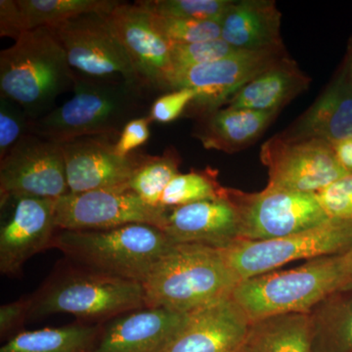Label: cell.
<instances>
[{
	"mask_svg": "<svg viewBox=\"0 0 352 352\" xmlns=\"http://www.w3.org/2000/svg\"><path fill=\"white\" fill-rule=\"evenodd\" d=\"M120 3L113 0H1L0 36L16 41L25 32L52 29L85 14H109Z\"/></svg>",
	"mask_w": 352,
	"mask_h": 352,
	"instance_id": "21",
	"label": "cell"
},
{
	"mask_svg": "<svg viewBox=\"0 0 352 352\" xmlns=\"http://www.w3.org/2000/svg\"><path fill=\"white\" fill-rule=\"evenodd\" d=\"M51 30L64 48L69 66L80 75L122 78L143 87L109 14H85Z\"/></svg>",
	"mask_w": 352,
	"mask_h": 352,
	"instance_id": "10",
	"label": "cell"
},
{
	"mask_svg": "<svg viewBox=\"0 0 352 352\" xmlns=\"http://www.w3.org/2000/svg\"><path fill=\"white\" fill-rule=\"evenodd\" d=\"M76 80L50 28L25 32L0 53V95L19 104L31 120L54 110L57 97L74 89Z\"/></svg>",
	"mask_w": 352,
	"mask_h": 352,
	"instance_id": "3",
	"label": "cell"
},
{
	"mask_svg": "<svg viewBox=\"0 0 352 352\" xmlns=\"http://www.w3.org/2000/svg\"><path fill=\"white\" fill-rule=\"evenodd\" d=\"M245 346L252 352H312L311 316L277 315L252 322Z\"/></svg>",
	"mask_w": 352,
	"mask_h": 352,
	"instance_id": "26",
	"label": "cell"
},
{
	"mask_svg": "<svg viewBox=\"0 0 352 352\" xmlns=\"http://www.w3.org/2000/svg\"><path fill=\"white\" fill-rule=\"evenodd\" d=\"M217 175L219 171L210 166L178 173L164 190L161 199L162 207H180L226 197L227 188L220 185Z\"/></svg>",
	"mask_w": 352,
	"mask_h": 352,
	"instance_id": "29",
	"label": "cell"
},
{
	"mask_svg": "<svg viewBox=\"0 0 352 352\" xmlns=\"http://www.w3.org/2000/svg\"><path fill=\"white\" fill-rule=\"evenodd\" d=\"M240 352H252L251 351H250L249 349H248L247 346H244V349H242V351H241Z\"/></svg>",
	"mask_w": 352,
	"mask_h": 352,
	"instance_id": "41",
	"label": "cell"
},
{
	"mask_svg": "<svg viewBox=\"0 0 352 352\" xmlns=\"http://www.w3.org/2000/svg\"><path fill=\"white\" fill-rule=\"evenodd\" d=\"M68 193L61 143L27 134L0 160V197L57 200Z\"/></svg>",
	"mask_w": 352,
	"mask_h": 352,
	"instance_id": "13",
	"label": "cell"
},
{
	"mask_svg": "<svg viewBox=\"0 0 352 352\" xmlns=\"http://www.w3.org/2000/svg\"><path fill=\"white\" fill-rule=\"evenodd\" d=\"M103 324L78 321L62 327L22 331L0 352H94Z\"/></svg>",
	"mask_w": 352,
	"mask_h": 352,
	"instance_id": "25",
	"label": "cell"
},
{
	"mask_svg": "<svg viewBox=\"0 0 352 352\" xmlns=\"http://www.w3.org/2000/svg\"><path fill=\"white\" fill-rule=\"evenodd\" d=\"M188 314L144 307L103 324L94 352H157L182 327Z\"/></svg>",
	"mask_w": 352,
	"mask_h": 352,
	"instance_id": "19",
	"label": "cell"
},
{
	"mask_svg": "<svg viewBox=\"0 0 352 352\" xmlns=\"http://www.w3.org/2000/svg\"><path fill=\"white\" fill-rule=\"evenodd\" d=\"M332 146L340 166L347 173H352V138L338 141Z\"/></svg>",
	"mask_w": 352,
	"mask_h": 352,
	"instance_id": "38",
	"label": "cell"
},
{
	"mask_svg": "<svg viewBox=\"0 0 352 352\" xmlns=\"http://www.w3.org/2000/svg\"><path fill=\"white\" fill-rule=\"evenodd\" d=\"M281 12L273 0H240L222 18L221 38L241 50L284 46Z\"/></svg>",
	"mask_w": 352,
	"mask_h": 352,
	"instance_id": "23",
	"label": "cell"
},
{
	"mask_svg": "<svg viewBox=\"0 0 352 352\" xmlns=\"http://www.w3.org/2000/svg\"><path fill=\"white\" fill-rule=\"evenodd\" d=\"M311 78L288 56L263 72L233 95L226 106L236 109L280 112L308 89Z\"/></svg>",
	"mask_w": 352,
	"mask_h": 352,
	"instance_id": "24",
	"label": "cell"
},
{
	"mask_svg": "<svg viewBox=\"0 0 352 352\" xmlns=\"http://www.w3.org/2000/svg\"><path fill=\"white\" fill-rule=\"evenodd\" d=\"M288 56L285 45L238 50L217 61L175 72L170 78V91L193 90L196 96L185 115L199 118L226 105L241 88Z\"/></svg>",
	"mask_w": 352,
	"mask_h": 352,
	"instance_id": "9",
	"label": "cell"
},
{
	"mask_svg": "<svg viewBox=\"0 0 352 352\" xmlns=\"http://www.w3.org/2000/svg\"><path fill=\"white\" fill-rule=\"evenodd\" d=\"M310 316L312 352H352V289L329 296Z\"/></svg>",
	"mask_w": 352,
	"mask_h": 352,
	"instance_id": "27",
	"label": "cell"
},
{
	"mask_svg": "<svg viewBox=\"0 0 352 352\" xmlns=\"http://www.w3.org/2000/svg\"><path fill=\"white\" fill-rule=\"evenodd\" d=\"M239 283L221 250L173 244L142 283L145 307L189 314L230 298Z\"/></svg>",
	"mask_w": 352,
	"mask_h": 352,
	"instance_id": "2",
	"label": "cell"
},
{
	"mask_svg": "<svg viewBox=\"0 0 352 352\" xmlns=\"http://www.w3.org/2000/svg\"><path fill=\"white\" fill-rule=\"evenodd\" d=\"M196 94L189 88L173 90L162 94L150 106L149 117L151 122L170 124L185 115Z\"/></svg>",
	"mask_w": 352,
	"mask_h": 352,
	"instance_id": "35",
	"label": "cell"
},
{
	"mask_svg": "<svg viewBox=\"0 0 352 352\" xmlns=\"http://www.w3.org/2000/svg\"><path fill=\"white\" fill-rule=\"evenodd\" d=\"M150 124L151 120L148 116L127 122L116 142V153L122 157L129 156L140 146L144 145L150 138Z\"/></svg>",
	"mask_w": 352,
	"mask_h": 352,
	"instance_id": "37",
	"label": "cell"
},
{
	"mask_svg": "<svg viewBox=\"0 0 352 352\" xmlns=\"http://www.w3.org/2000/svg\"><path fill=\"white\" fill-rule=\"evenodd\" d=\"M342 68L346 72L347 78L351 80L352 85V36L349 39V45H347L346 59H344Z\"/></svg>",
	"mask_w": 352,
	"mask_h": 352,
	"instance_id": "40",
	"label": "cell"
},
{
	"mask_svg": "<svg viewBox=\"0 0 352 352\" xmlns=\"http://www.w3.org/2000/svg\"><path fill=\"white\" fill-rule=\"evenodd\" d=\"M150 12L163 17L221 22L233 0H149L140 1Z\"/></svg>",
	"mask_w": 352,
	"mask_h": 352,
	"instance_id": "30",
	"label": "cell"
},
{
	"mask_svg": "<svg viewBox=\"0 0 352 352\" xmlns=\"http://www.w3.org/2000/svg\"><path fill=\"white\" fill-rule=\"evenodd\" d=\"M166 208H155L129 189L68 193L57 199L55 221L61 230L107 229L145 223L163 228Z\"/></svg>",
	"mask_w": 352,
	"mask_h": 352,
	"instance_id": "14",
	"label": "cell"
},
{
	"mask_svg": "<svg viewBox=\"0 0 352 352\" xmlns=\"http://www.w3.org/2000/svg\"><path fill=\"white\" fill-rule=\"evenodd\" d=\"M31 296V318L68 314L80 322L103 324L146 307L142 284L94 272L67 259Z\"/></svg>",
	"mask_w": 352,
	"mask_h": 352,
	"instance_id": "4",
	"label": "cell"
},
{
	"mask_svg": "<svg viewBox=\"0 0 352 352\" xmlns=\"http://www.w3.org/2000/svg\"><path fill=\"white\" fill-rule=\"evenodd\" d=\"M117 141L107 136H85L61 143L69 193L129 189L132 176L147 155L133 152L120 156L115 150Z\"/></svg>",
	"mask_w": 352,
	"mask_h": 352,
	"instance_id": "16",
	"label": "cell"
},
{
	"mask_svg": "<svg viewBox=\"0 0 352 352\" xmlns=\"http://www.w3.org/2000/svg\"><path fill=\"white\" fill-rule=\"evenodd\" d=\"M352 245V219H329L319 226L265 241L237 240L221 250L240 282L300 259L344 254Z\"/></svg>",
	"mask_w": 352,
	"mask_h": 352,
	"instance_id": "7",
	"label": "cell"
},
{
	"mask_svg": "<svg viewBox=\"0 0 352 352\" xmlns=\"http://www.w3.org/2000/svg\"><path fill=\"white\" fill-rule=\"evenodd\" d=\"M239 215V239L265 241L307 230L330 219L315 194L266 186L256 193L227 188Z\"/></svg>",
	"mask_w": 352,
	"mask_h": 352,
	"instance_id": "8",
	"label": "cell"
},
{
	"mask_svg": "<svg viewBox=\"0 0 352 352\" xmlns=\"http://www.w3.org/2000/svg\"><path fill=\"white\" fill-rule=\"evenodd\" d=\"M267 168V186L316 194L351 173L340 166L333 146L320 139H268L261 149Z\"/></svg>",
	"mask_w": 352,
	"mask_h": 352,
	"instance_id": "11",
	"label": "cell"
},
{
	"mask_svg": "<svg viewBox=\"0 0 352 352\" xmlns=\"http://www.w3.org/2000/svg\"><path fill=\"white\" fill-rule=\"evenodd\" d=\"M238 50H241L233 47L222 38L198 43L171 44L173 74L217 61Z\"/></svg>",
	"mask_w": 352,
	"mask_h": 352,
	"instance_id": "32",
	"label": "cell"
},
{
	"mask_svg": "<svg viewBox=\"0 0 352 352\" xmlns=\"http://www.w3.org/2000/svg\"><path fill=\"white\" fill-rule=\"evenodd\" d=\"M182 157L173 147L160 156L147 155L129 183L127 188L140 197L146 204L163 208L161 199L164 190L179 173Z\"/></svg>",
	"mask_w": 352,
	"mask_h": 352,
	"instance_id": "28",
	"label": "cell"
},
{
	"mask_svg": "<svg viewBox=\"0 0 352 352\" xmlns=\"http://www.w3.org/2000/svg\"><path fill=\"white\" fill-rule=\"evenodd\" d=\"M151 14L155 27L171 44L198 43L221 38L220 23L163 17Z\"/></svg>",
	"mask_w": 352,
	"mask_h": 352,
	"instance_id": "31",
	"label": "cell"
},
{
	"mask_svg": "<svg viewBox=\"0 0 352 352\" xmlns=\"http://www.w3.org/2000/svg\"><path fill=\"white\" fill-rule=\"evenodd\" d=\"M109 18L143 87L151 94L170 91L171 43L155 27L151 12L140 1L120 2Z\"/></svg>",
	"mask_w": 352,
	"mask_h": 352,
	"instance_id": "15",
	"label": "cell"
},
{
	"mask_svg": "<svg viewBox=\"0 0 352 352\" xmlns=\"http://www.w3.org/2000/svg\"><path fill=\"white\" fill-rule=\"evenodd\" d=\"M280 112L220 108L197 118L193 136L208 150L233 153L254 144Z\"/></svg>",
	"mask_w": 352,
	"mask_h": 352,
	"instance_id": "22",
	"label": "cell"
},
{
	"mask_svg": "<svg viewBox=\"0 0 352 352\" xmlns=\"http://www.w3.org/2000/svg\"><path fill=\"white\" fill-rule=\"evenodd\" d=\"M288 139H320L330 144L352 138V85L340 68L300 117L282 131Z\"/></svg>",
	"mask_w": 352,
	"mask_h": 352,
	"instance_id": "20",
	"label": "cell"
},
{
	"mask_svg": "<svg viewBox=\"0 0 352 352\" xmlns=\"http://www.w3.org/2000/svg\"><path fill=\"white\" fill-rule=\"evenodd\" d=\"M74 92L63 105L32 120L30 134L57 143L85 136L119 139L127 122L149 113L150 92L122 78L76 75Z\"/></svg>",
	"mask_w": 352,
	"mask_h": 352,
	"instance_id": "1",
	"label": "cell"
},
{
	"mask_svg": "<svg viewBox=\"0 0 352 352\" xmlns=\"http://www.w3.org/2000/svg\"><path fill=\"white\" fill-rule=\"evenodd\" d=\"M171 245L159 227L133 223L89 230L59 229L52 249L80 267L142 284Z\"/></svg>",
	"mask_w": 352,
	"mask_h": 352,
	"instance_id": "5",
	"label": "cell"
},
{
	"mask_svg": "<svg viewBox=\"0 0 352 352\" xmlns=\"http://www.w3.org/2000/svg\"><path fill=\"white\" fill-rule=\"evenodd\" d=\"M344 261V282L340 292L351 291L352 289V245L342 254Z\"/></svg>",
	"mask_w": 352,
	"mask_h": 352,
	"instance_id": "39",
	"label": "cell"
},
{
	"mask_svg": "<svg viewBox=\"0 0 352 352\" xmlns=\"http://www.w3.org/2000/svg\"><path fill=\"white\" fill-rule=\"evenodd\" d=\"M31 119L19 104L0 95V160L23 136L30 134Z\"/></svg>",
	"mask_w": 352,
	"mask_h": 352,
	"instance_id": "33",
	"label": "cell"
},
{
	"mask_svg": "<svg viewBox=\"0 0 352 352\" xmlns=\"http://www.w3.org/2000/svg\"><path fill=\"white\" fill-rule=\"evenodd\" d=\"M251 324L231 296L189 314L182 327L157 352H240Z\"/></svg>",
	"mask_w": 352,
	"mask_h": 352,
	"instance_id": "17",
	"label": "cell"
},
{
	"mask_svg": "<svg viewBox=\"0 0 352 352\" xmlns=\"http://www.w3.org/2000/svg\"><path fill=\"white\" fill-rule=\"evenodd\" d=\"M56 200L31 196L0 197V272L19 277L32 256L52 249L59 230Z\"/></svg>",
	"mask_w": 352,
	"mask_h": 352,
	"instance_id": "12",
	"label": "cell"
},
{
	"mask_svg": "<svg viewBox=\"0 0 352 352\" xmlns=\"http://www.w3.org/2000/svg\"><path fill=\"white\" fill-rule=\"evenodd\" d=\"M162 230L173 244L223 249L239 240V215L228 196L166 208Z\"/></svg>",
	"mask_w": 352,
	"mask_h": 352,
	"instance_id": "18",
	"label": "cell"
},
{
	"mask_svg": "<svg viewBox=\"0 0 352 352\" xmlns=\"http://www.w3.org/2000/svg\"><path fill=\"white\" fill-rule=\"evenodd\" d=\"M315 195L330 219H352V173Z\"/></svg>",
	"mask_w": 352,
	"mask_h": 352,
	"instance_id": "34",
	"label": "cell"
},
{
	"mask_svg": "<svg viewBox=\"0 0 352 352\" xmlns=\"http://www.w3.org/2000/svg\"><path fill=\"white\" fill-rule=\"evenodd\" d=\"M32 296H23L13 302L6 303L0 307V336L11 338L22 332L23 326L31 318Z\"/></svg>",
	"mask_w": 352,
	"mask_h": 352,
	"instance_id": "36",
	"label": "cell"
},
{
	"mask_svg": "<svg viewBox=\"0 0 352 352\" xmlns=\"http://www.w3.org/2000/svg\"><path fill=\"white\" fill-rule=\"evenodd\" d=\"M344 275L342 254L323 256L292 270L243 280L232 298L252 323L277 315L311 314L342 289Z\"/></svg>",
	"mask_w": 352,
	"mask_h": 352,
	"instance_id": "6",
	"label": "cell"
}]
</instances>
